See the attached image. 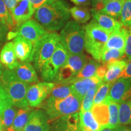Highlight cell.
<instances>
[{"label":"cell","mask_w":131,"mask_h":131,"mask_svg":"<svg viewBox=\"0 0 131 131\" xmlns=\"http://www.w3.org/2000/svg\"><path fill=\"white\" fill-rule=\"evenodd\" d=\"M70 16L69 9L63 0L46 3L34 14L35 20L48 32L61 30L69 21Z\"/></svg>","instance_id":"6da1fadb"},{"label":"cell","mask_w":131,"mask_h":131,"mask_svg":"<svg viewBox=\"0 0 131 131\" xmlns=\"http://www.w3.org/2000/svg\"><path fill=\"white\" fill-rule=\"evenodd\" d=\"M81 101L82 100L72 93L61 99L49 96L40 106L45 110L49 121L53 122L61 117L78 113L81 109Z\"/></svg>","instance_id":"7a4b0ae2"},{"label":"cell","mask_w":131,"mask_h":131,"mask_svg":"<svg viewBox=\"0 0 131 131\" xmlns=\"http://www.w3.org/2000/svg\"><path fill=\"white\" fill-rule=\"evenodd\" d=\"M0 82L12 104L19 108L28 107L26 93L29 84L21 81L14 70L5 69L0 75Z\"/></svg>","instance_id":"3957f363"},{"label":"cell","mask_w":131,"mask_h":131,"mask_svg":"<svg viewBox=\"0 0 131 131\" xmlns=\"http://www.w3.org/2000/svg\"><path fill=\"white\" fill-rule=\"evenodd\" d=\"M83 29L84 49L95 60L101 63L103 50L110 34L102 28L94 19L83 26Z\"/></svg>","instance_id":"277c9868"},{"label":"cell","mask_w":131,"mask_h":131,"mask_svg":"<svg viewBox=\"0 0 131 131\" xmlns=\"http://www.w3.org/2000/svg\"><path fill=\"white\" fill-rule=\"evenodd\" d=\"M60 42V36L56 32H48L35 42L33 47L31 61L34 67L40 73L42 67L51 58Z\"/></svg>","instance_id":"5b68a950"},{"label":"cell","mask_w":131,"mask_h":131,"mask_svg":"<svg viewBox=\"0 0 131 131\" xmlns=\"http://www.w3.org/2000/svg\"><path fill=\"white\" fill-rule=\"evenodd\" d=\"M60 42L69 54L83 53L84 50V30L75 21L69 20L61 29Z\"/></svg>","instance_id":"8992f818"},{"label":"cell","mask_w":131,"mask_h":131,"mask_svg":"<svg viewBox=\"0 0 131 131\" xmlns=\"http://www.w3.org/2000/svg\"><path fill=\"white\" fill-rule=\"evenodd\" d=\"M68 50L61 42H59L53 55L42 67L40 73L42 79L46 82H54L60 68L68 60Z\"/></svg>","instance_id":"52a82bcc"},{"label":"cell","mask_w":131,"mask_h":131,"mask_svg":"<svg viewBox=\"0 0 131 131\" xmlns=\"http://www.w3.org/2000/svg\"><path fill=\"white\" fill-rule=\"evenodd\" d=\"M131 99V78H119L112 83L103 104L122 103Z\"/></svg>","instance_id":"ba28073f"},{"label":"cell","mask_w":131,"mask_h":131,"mask_svg":"<svg viewBox=\"0 0 131 131\" xmlns=\"http://www.w3.org/2000/svg\"><path fill=\"white\" fill-rule=\"evenodd\" d=\"M55 86L51 82H41L29 86L26 93V100L31 107H39L48 97Z\"/></svg>","instance_id":"9c48e42d"},{"label":"cell","mask_w":131,"mask_h":131,"mask_svg":"<svg viewBox=\"0 0 131 131\" xmlns=\"http://www.w3.org/2000/svg\"><path fill=\"white\" fill-rule=\"evenodd\" d=\"M48 32L35 19H29L17 28L16 35L26 38L32 42L33 45Z\"/></svg>","instance_id":"30bf717a"},{"label":"cell","mask_w":131,"mask_h":131,"mask_svg":"<svg viewBox=\"0 0 131 131\" xmlns=\"http://www.w3.org/2000/svg\"><path fill=\"white\" fill-rule=\"evenodd\" d=\"M102 83V80L94 76L90 78L73 79L69 84L70 85L73 94L83 100L85 95L90 90L100 86Z\"/></svg>","instance_id":"8fae6325"},{"label":"cell","mask_w":131,"mask_h":131,"mask_svg":"<svg viewBox=\"0 0 131 131\" xmlns=\"http://www.w3.org/2000/svg\"><path fill=\"white\" fill-rule=\"evenodd\" d=\"M35 14V10L28 0H19L16 6L10 12L15 26L19 27L30 19Z\"/></svg>","instance_id":"7c38bea8"},{"label":"cell","mask_w":131,"mask_h":131,"mask_svg":"<svg viewBox=\"0 0 131 131\" xmlns=\"http://www.w3.org/2000/svg\"><path fill=\"white\" fill-rule=\"evenodd\" d=\"M48 116L45 111L37 109L31 113L28 122L24 127V131H49Z\"/></svg>","instance_id":"4fadbf2b"},{"label":"cell","mask_w":131,"mask_h":131,"mask_svg":"<svg viewBox=\"0 0 131 131\" xmlns=\"http://www.w3.org/2000/svg\"><path fill=\"white\" fill-rule=\"evenodd\" d=\"M80 124V115L78 112L53 121L49 131H78Z\"/></svg>","instance_id":"5bb4252c"},{"label":"cell","mask_w":131,"mask_h":131,"mask_svg":"<svg viewBox=\"0 0 131 131\" xmlns=\"http://www.w3.org/2000/svg\"><path fill=\"white\" fill-rule=\"evenodd\" d=\"M13 42L17 59L21 62H31V55L34 47L32 42L21 36L15 38Z\"/></svg>","instance_id":"9a60e30c"},{"label":"cell","mask_w":131,"mask_h":131,"mask_svg":"<svg viewBox=\"0 0 131 131\" xmlns=\"http://www.w3.org/2000/svg\"><path fill=\"white\" fill-rule=\"evenodd\" d=\"M14 71L16 76L24 83L30 84L38 83L39 81L37 72L30 62L24 61L19 63Z\"/></svg>","instance_id":"2e32d148"},{"label":"cell","mask_w":131,"mask_h":131,"mask_svg":"<svg viewBox=\"0 0 131 131\" xmlns=\"http://www.w3.org/2000/svg\"><path fill=\"white\" fill-rule=\"evenodd\" d=\"M93 18L102 28L109 34L122 27V24L117 19L113 18L107 14L92 9L91 10Z\"/></svg>","instance_id":"e0dca14e"},{"label":"cell","mask_w":131,"mask_h":131,"mask_svg":"<svg viewBox=\"0 0 131 131\" xmlns=\"http://www.w3.org/2000/svg\"><path fill=\"white\" fill-rule=\"evenodd\" d=\"M126 38V27L122 26L119 29L111 33L104 50L114 49L125 52Z\"/></svg>","instance_id":"ac0fdd59"},{"label":"cell","mask_w":131,"mask_h":131,"mask_svg":"<svg viewBox=\"0 0 131 131\" xmlns=\"http://www.w3.org/2000/svg\"><path fill=\"white\" fill-rule=\"evenodd\" d=\"M0 62L9 70H14L18 65L13 41L6 42L3 46L0 52Z\"/></svg>","instance_id":"d6986e66"},{"label":"cell","mask_w":131,"mask_h":131,"mask_svg":"<svg viewBox=\"0 0 131 131\" xmlns=\"http://www.w3.org/2000/svg\"><path fill=\"white\" fill-rule=\"evenodd\" d=\"M106 64L107 70L103 80V83H112L119 78L127 64V61L123 60H116L108 63Z\"/></svg>","instance_id":"ffe728a7"},{"label":"cell","mask_w":131,"mask_h":131,"mask_svg":"<svg viewBox=\"0 0 131 131\" xmlns=\"http://www.w3.org/2000/svg\"><path fill=\"white\" fill-rule=\"evenodd\" d=\"M89 57L83 53L69 54L68 60L64 65L72 72L76 75L77 73L82 69V68L89 61Z\"/></svg>","instance_id":"44dd1931"},{"label":"cell","mask_w":131,"mask_h":131,"mask_svg":"<svg viewBox=\"0 0 131 131\" xmlns=\"http://www.w3.org/2000/svg\"><path fill=\"white\" fill-rule=\"evenodd\" d=\"M33 111L32 107L20 108L17 111L12 126L6 131L23 130Z\"/></svg>","instance_id":"7402d4cb"},{"label":"cell","mask_w":131,"mask_h":131,"mask_svg":"<svg viewBox=\"0 0 131 131\" xmlns=\"http://www.w3.org/2000/svg\"><path fill=\"white\" fill-rule=\"evenodd\" d=\"M80 126L84 131H98L101 126L96 122L91 110L79 113Z\"/></svg>","instance_id":"603a6c76"},{"label":"cell","mask_w":131,"mask_h":131,"mask_svg":"<svg viewBox=\"0 0 131 131\" xmlns=\"http://www.w3.org/2000/svg\"><path fill=\"white\" fill-rule=\"evenodd\" d=\"M91 111L101 127L107 126L109 123V109L106 104H100L94 105L91 109Z\"/></svg>","instance_id":"cb8c5ba5"},{"label":"cell","mask_w":131,"mask_h":131,"mask_svg":"<svg viewBox=\"0 0 131 131\" xmlns=\"http://www.w3.org/2000/svg\"><path fill=\"white\" fill-rule=\"evenodd\" d=\"M124 1V0L107 1L100 12L107 14L115 19H119Z\"/></svg>","instance_id":"d4e9b609"},{"label":"cell","mask_w":131,"mask_h":131,"mask_svg":"<svg viewBox=\"0 0 131 131\" xmlns=\"http://www.w3.org/2000/svg\"><path fill=\"white\" fill-rule=\"evenodd\" d=\"M16 112V109L13 104L7 106L0 115V123L3 130L6 131L12 126L14 119L15 117Z\"/></svg>","instance_id":"484cf974"},{"label":"cell","mask_w":131,"mask_h":131,"mask_svg":"<svg viewBox=\"0 0 131 131\" xmlns=\"http://www.w3.org/2000/svg\"><path fill=\"white\" fill-rule=\"evenodd\" d=\"M119 124L123 126L131 124V99L119 104Z\"/></svg>","instance_id":"4316f807"},{"label":"cell","mask_w":131,"mask_h":131,"mask_svg":"<svg viewBox=\"0 0 131 131\" xmlns=\"http://www.w3.org/2000/svg\"><path fill=\"white\" fill-rule=\"evenodd\" d=\"M69 12L70 15L78 23H86L91 19V12L86 7L75 6L69 9Z\"/></svg>","instance_id":"83f0119b"},{"label":"cell","mask_w":131,"mask_h":131,"mask_svg":"<svg viewBox=\"0 0 131 131\" xmlns=\"http://www.w3.org/2000/svg\"><path fill=\"white\" fill-rule=\"evenodd\" d=\"M100 66V63L96 60L90 59L80 71L77 73L73 79L78 78H86L94 77L95 74L96 70Z\"/></svg>","instance_id":"f1b7e54d"},{"label":"cell","mask_w":131,"mask_h":131,"mask_svg":"<svg viewBox=\"0 0 131 131\" xmlns=\"http://www.w3.org/2000/svg\"><path fill=\"white\" fill-rule=\"evenodd\" d=\"M72 94L71 87L69 84H55L53 89L49 96L61 99V98H66Z\"/></svg>","instance_id":"f546056e"},{"label":"cell","mask_w":131,"mask_h":131,"mask_svg":"<svg viewBox=\"0 0 131 131\" xmlns=\"http://www.w3.org/2000/svg\"><path fill=\"white\" fill-rule=\"evenodd\" d=\"M109 109V123L107 126L115 129L119 124V103L111 102L107 104Z\"/></svg>","instance_id":"4dcf8cb0"},{"label":"cell","mask_w":131,"mask_h":131,"mask_svg":"<svg viewBox=\"0 0 131 131\" xmlns=\"http://www.w3.org/2000/svg\"><path fill=\"white\" fill-rule=\"evenodd\" d=\"M124 56L125 52H122L117 49H105L103 52L101 63L102 64H107L116 60H120Z\"/></svg>","instance_id":"1f68e13d"},{"label":"cell","mask_w":131,"mask_h":131,"mask_svg":"<svg viewBox=\"0 0 131 131\" xmlns=\"http://www.w3.org/2000/svg\"><path fill=\"white\" fill-rule=\"evenodd\" d=\"M0 20L9 30H13L15 28L10 13L3 0H0Z\"/></svg>","instance_id":"d6a6232c"},{"label":"cell","mask_w":131,"mask_h":131,"mask_svg":"<svg viewBox=\"0 0 131 131\" xmlns=\"http://www.w3.org/2000/svg\"><path fill=\"white\" fill-rule=\"evenodd\" d=\"M119 20L124 27L131 26V0H124Z\"/></svg>","instance_id":"836d02e7"},{"label":"cell","mask_w":131,"mask_h":131,"mask_svg":"<svg viewBox=\"0 0 131 131\" xmlns=\"http://www.w3.org/2000/svg\"><path fill=\"white\" fill-rule=\"evenodd\" d=\"M112 84V83H103L98 87L94 97V105L103 104V101L107 96Z\"/></svg>","instance_id":"e575fe53"},{"label":"cell","mask_w":131,"mask_h":131,"mask_svg":"<svg viewBox=\"0 0 131 131\" xmlns=\"http://www.w3.org/2000/svg\"><path fill=\"white\" fill-rule=\"evenodd\" d=\"M98 87H95V88H92L85 95L83 100H82L80 111L84 112V111L91 110L93 106H94V97Z\"/></svg>","instance_id":"d590c367"},{"label":"cell","mask_w":131,"mask_h":131,"mask_svg":"<svg viewBox=\"0 0 131 131\" xmlns=\"http://www.w3.org/2000/svg\"><path fill=\"white\" fill-rule=\"evenodd\" d=\"M12 104L9 96L3 89L0 82V115L7 106Z\"/></svg>","instance_id":"8d00e7d4"},{"label":"cell","mask_w":131,"mask_h":131,"mask_svg":"<svg viewBox=\"0 0 131 131\" xmlns=\"http://www.w3.org/2000/svg\"><path fill=\"white\" fill-rule=\"evenodd\" d=\"M125 55L126 56L129 61L131 60V26L126 27Z\"/></svg>","instance_id":"74e56055"},{"label":"cell","mask_w":131,"mask_h":131,"mask_svg":"<svg viewBox=\"0 0 131 131\" xmlns=\"http://www.w3.org/2000/svg\"><path fill=\"white\" fill-rule=\"evenodd\" d=\"M107 66L106 64H102L101 65L100 64V66L96 69L95 74L94 76H95L96 77L103 81V78L104 77V75H105L106 72H107Z\"/></svg>","instance_id":"f35d334b"},{"label":"cell","mask_w":131,"mask_h":131,"mask_svg":"<svg viewBox=\"0 0 131 131\" xmlns=\"http://www.w3.org/2000/svg\"><path fill=\"white\" fill-rule=\"evenodd\" d=\"M28 1L32 5L33 9L35 10V11L36 10L40 7L41 6H42V5L46 4V3L52 2V1H55V0H28Z\"/></svg>","instance_id":"ab89813d"},{"label":"cell","mask_w":131,"mask_h":131,"mask_svg":"<svg viewBox=\"0 0 131 131\" xmlns=\"http://www.w3.org/2000/svg\"><path fill=\"white\" fill-rule=\"evenodd\" d=\"M9 32V29L3 23L2 21L0 20V41L1 42H4L7 37V33Z\"/></svg>","instance_id":"60d3db41"},{"label":"cell","mask_w":131,"mask_h":131,"mask_svg":"<svg viewBox=\"0 0 131 131\" xmlns=\"http://www.w3.org/2000/svg\"><path fill=\"white\" fill-rule=\"evenodd\" d=\"M119 78H131V60L127 63L125 68L123 70Z\"/></svg>","instance_id":"b9f144b4"},{"label":"cell","mask_w":131,"mask_h":131,"mask_svg":"<svg viewBox=\"0 0 131 131\" xmlns=\"http://www.w3.org/2000/svg\"><path fill=\"white\" fill-rule=\"evenodd\" d=\"M3 1H4L6 7H7L8 10H9L10 13L16 6L19 0H3Z\"/></svg>","instance_id":"7bdbcfd3"},{"label":"cell","mask_w":131,"mask_h":131,"mask_svg":"<svg viewBox=\"0 0 131 131\" xmlns=\"http://www.w3.org/2000/svg\"><path fill=\"white\" fill-rule=\"evenodd\" d=\"M72 3L80 6V7H86L91 5V0H70Z\"/></svg>","instance_id":"ee69618b"},{"label":"cell","mask_w":131,"mask_h":131,"mask_svg":"<svg viewBox=\"0 0 131 131\" xmlns=\"http://www.w3.org/2000/svg\"><path fill=\"white\" fill-rule=\"evenodd\" d=\"M115 131H131V129L130 127H127L126 126L119 125L115 128Z\"/></svg>","instance_id":"f6af8a7d"},{"label":"cell","mask_w":131,"mask_h":131,"mask_svg":"<svg viewBox=\"0 0 131 131\" xmlns=\"http://www.w3.org/2000/svg\"><path fill=\"white\" fill-rule=\"evenodd\" d=\"M98 131H115V129L111 128V127L107 126H102Z\"/></svg>","instance_id":"bcb514c9"},{"label":"cell","mask_w":131,"mask_h":131,"mask_svg":"<svg viewBox=\"0 0 131 131\" xmlns=\"http://www.w3.org/2000/svg\"><path fill=\"white\" fill-rule=\"evenodd\" d=\"M108 0H92V3H107Z\"/></svg>","instance_id":"7dc6e473"},{"label":"cell","mask_w":131,"mask_h":131,"mask_svg":"<svg viewBox=\"0 0 131 131\" xmlns=\"http://www.w3.org/2000/svg\"><path fill=\"white\" fill-rule=\"evenodd\" d=\"M78 131H84V130H83V127H82L81 126H80H80H79V127H78Z\"/></svg>","instance_id":"c3c4849f"},{"label":"cell","mask_w":131,"mask_h":131,"mask_svg":"<svg viewBox=\"0 0 131 131\" xmlns=\"http://www.w3.org/2000/svg\"><path fill=\"white\" fill-rule=\"evenodd\" d=\"M2 73V65H1V62H0V75Z\"/></svg>","instance_id":"681fc988"},{"label":"cell","mask_w":131,"mask_h":131,"mask_svg":"<svg viewBox=\"0 0 131 131\" xmlns=\"http://www.w3.org/2000/svg\"><path fill=\"white\" fill-rule=\"evenodd\" d=\"M2 130H3V129H2V127H1V123H0V131H2Z\"/></svg>","instance_id":"f907efd6"},{"label":"cell","mask_w":131,"mask_h":131,"mask_svg":"<svg viewBox=\"0 0 131 131\" xmlns=\"http://www.w3.org/2000/svg\"><path fill=\"white\" fill-rule=\"evenodd\" d=\"M2 43H3V42H1V41H0V48H1V46H2Z\"/></svg>","instance_id":"816d5d0a"},{"label":"cell","mask_w":131,"mask_h":131,"mask_svg":"<svg viewBox=\"0 0 131 131\" xmlns=\"http://www.w3.org/2000/svg\"><path fill=\"white\" fill-rule=\"evenodd\" d=\"M118 1V0H108V1Z\"/></svg>","instance_id":"f5cc1de1"},{"label":"cell","mask_w":131,"mask_h":131,"mask_svg":"<svg viewBox=\"0 0 131 131\" xmlns=\"http://www.w3.org/2000/svg\"><path fill=\"white\" fill-rule=\"evenodd\" d=\"M129 125H130V127H130V129H131V124H129Z\"/></svg>","instance_id":"db71d44e"},{"label":"cell","mask_w":131,"mask_h":131,"mask_svg":"<svg viewBox=\"0 0 131 131\" xmlns=\"http://www.w3.org/2000/svg\"><path fill=\"white\" fill-rule=\"evenodd\" d=\"M19 131H24V130H19Z\"/></svg>","instance_id":"11a10c76"},{"label":"cell","mask_w":131,"mask_h":131,"mask_svg":"<svg viewBox=\"0 0 131 131\" xmlns=\"http://www.w3.org/2000/svg\"><path fill=\"white\" fill-rule=\"evenodd\" d=\"M2 131H4V130H2Z\"/></svg>","instance_id":"9f6ffc18"}]
</instances>
